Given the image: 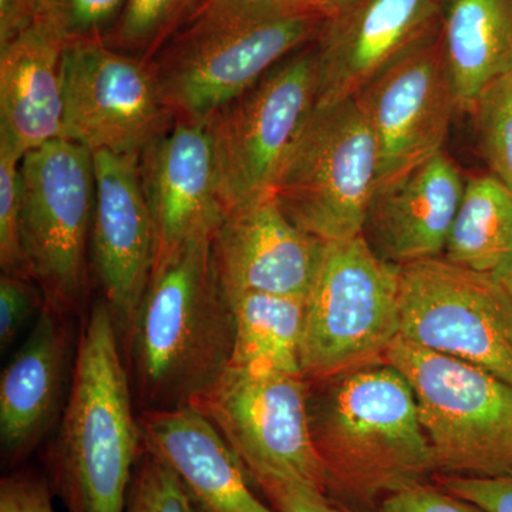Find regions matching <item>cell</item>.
<instances>
[{
  "mask_svg": "<svg viewBox=\"0 0 512 512\" xmlns=\"http://www.w3.org/2000/svg\"><path fill=\"white\" fill-rule=\"evenodd\" d=\"M485 163L512 192V74L485 87L470 111Z\"/></svg>",
  "mask_w": 512,
  "mask_h": 512,
  "instance_id": "26",
  "label": "cell"
},
{
  "mask_svg": "<svg viewBox=\"0 0 512 512\" xmlns=\"http://www.w3.org/2000/svg\"><path fill=\"white\" fill-rule=\"evenodd\" d=\"M126 365L109 306L97 299L77 339L72 382L46 454L50 488L67 512H126L143 448Z\"/></svg>",
  "mask_w": 512,
  "mask_h": 512,
  "instance_id": "3",
  "label": "cell"
},
{
  "mask_svg": "<svg viewBox=\"0 0 512 512\" xmlns=\"http://www.w3.org/2000/svg\"><path fill=\"white\" fill-rule=\"evenodd\" d=\"M383 360L412 387L436 474L512 476V384L402 336Z\"/></svg>",
  "mask_w": 512,
  "mask_h": 512,
  "instance_id": "5",
  "label": "cell"
},
{
  "mask_svg": "<svg viewBox=\"0 0 512 512\" xmlns=\"http://www.w3.org/2000/svg\"><path fill=\"white\" fill-rule=\"evenodd\" d=\"M93 154L70 140L50 141L20 163V229L30 275L47 303L82 311L90 289L94 210Z\"/></svg>",
  "mask_w": 512,
  "mask_h": 512,
  "instance_id": "8",
  "label": "cell"
},
{
  "mask_svg": "<svg viewBox=\"0 0 512 512\" xmlns=\"http://www.w3.org/2000/svg\"><path fill=\"white\" fill-rule=\"evenodd\" d=\"M400 336L512 384V298L497 276L424 259L397 266Z\"/></svg>",
  "mask_w": 512,
  "mask_h": 512,
  "instance_id": "11",
  "label": "cell"
},
{
  "mask_svg": "<svg viewBox=\"0 0 512 512\" xmlns=\"http://www.w3.org/2000/svg\"><path fill=\"white\" fill-rule=\"evenodd\" d=\"M440 43L460 111L512 74V0H444Z\"/></svg>",
  "mask_w": 512,
  "mask_h": 512,
  "instance_id": "22",
  "label": "cell"
},
{
  "mask_svg": "<svg viewBox=\"0 0 512 512\" xmlns=\"http://www.w3.org/2000/svg\"><path fill=\"white\" fill-rule=\"evenodd\" d=\"M342 2L343 0H329L328 13L332 12V10L335 9L336 6H339ZM328 13H326V15H328Z\"/></svg>",
  "mask_w": 512,
  "mask_h": 512,
  "instance_id": "38",
  "label": "cell"
},
{
  "mask_svg": "<svg viewBox=\"0 0 512 512\" xmlns=\"http://www.w3.org/2000/svg\"><path fill=\"white\" fill-rule=\"evenodd\" d=\"M316 106L313 42L208 120L217 184L228 212L272 194L289 151Z\"/></svg>",
  "mask_w": 512,
  "mask_h": 512,
  "instance_id": "10",
  "label": "cell"
},
{
  "mask_svg": "<svg viewBox=\"0 0 512 512\" xmlns=\"http://www.w3.org/2000/svg\"><path fill=\"white\" fill-rule=\"evenodd\" d=\"M355 100L375 137L377 187L443 151L460 107L440 37L380 74Z\"/></svg>",
  "mask_w": 512,
  "mask_h": 512,
  "instance_id": "14",
  "label": "cell"
},
{
  "mask_svg": "<svg viewBox=\"0 0 512 512\" xmlns=\"http://www.w3.org/2000/svg\"><path fill=\"white\" fill-rule=\"evenodd\" d=\"M127 0H36L37 20L64 43L104 39L116 25Z\"/></svg>",
  "mask_w": 512,
  "mask_h": 512,
  "instance_id": "27",
  "label": "cell"
},
{
  "mask_svg": "<svg viewBox=\"0 0 512 512\" xmlns=\"http://www.w3.org/2000/svg\"><path fill=\"white\" fill-rule=\"evenodd\" d=\"M46 298L36 279L20 272L0 275V348L15 342L26 323L45 308Z\"/></svg>",
  "mask_w": 512,
  "mask_h": 512,
  "instance_id": "30",
  "label": "cell"
},
{
  "mask_svg": "<svg viewBox=\"0 0 512 512\" xmlns=\"http://www.w3.org/2000/svg\"><path fill=\"white\" fill-rule=\"evenodd\" d=\"M400 336L399 274L363 235L323 245L306 295L301 372L326 380L383 360Z\"/></svg>",
  "mask_w": 512,
  "mask_h": 512,
  "instance_id": "6",
  "label": "cell"
},
{
  "mask_svg": "<svg viewBox=\"0 0 512 512\" xmlns=\"http://www.w3.org/2000/svg\"><path fill=\"white\" fill-rule=\"evenodd\" d=\"M308 386L313 446L329 495L379 508L403 485L436 474L412 387L396 367L379 360Z\"/></svg>",
  "mask_w": 512,
  "mask_h": 512,
  "instance_id": "2",
  "label": "cell"
},
{
  "mask_svg": "<svg viewBox=\"0 0 512 512\" xmlns=\"http://www.w3.org/2000/svg\"><path fill=\"white\" fill-rule=\"evenodd\" d=\"M228 295L235 318L231 366L302 375L306 298L261 292Z\"/></svg>",
  "mask_w": 512,
  "mask_h": 512,
  "instance_id": "23",
  "label": "cell"
},
{
  "mask_svg": "<svg viewBox=\"0 0 512 512\" xmlns=\"http://www.w3.org/2000/svg\"><path fill=\"white\" fill-rule=\"evenodd\" d=\"M308 393L302 375L229 366L190 407L220 431L251 483L281 481L329 494L313 446Z\"/></svg>",
  "mask_w": 512,
  "mask_h": 512,
  "instance_id": "9",
  "label": "cell"
},
{
  "mask_svg": "<svg viewBox=\"0 0 512 512\" xmlns=\"http://www.w3.org/2000/svg\"><path fill=\"white\" fill-rule=\"evenodd\" d=\"M444 0H343L313 40L316 106L355 99L380 74L436 39Z\"/></svg>",
  "mask_w": 512,
  "mask_h": 512,
  "instance_id": "13",
  "label": "cell"
},
{
  "mask_svg": "<svg viewBox=\"0 0 512 512\" xmlns=\"http://www.w3.org/2000/svg\"><path fill=\"white\" fill-rule=\"evenodd\" d=\"M138 174L156 237L154 269L185 245L214 238L227 210L208 121L175 119L144 148Z\"/></svg>",
  "mask_w": 512,
  "mask_h": 512,
  "instance_id": "16",
  "label": "cell"
},
{
  "mask_svg": "<svg viewBox=\"0 0 512 512\" xmlns=\"http://www.w3.org/2000/svg\"><path fill=\"white\" fill-rule=\"evenodd\" d=\"M36 20V0H0V47L32 28Z\"/></svg>",
  "mask_w": 512,
  "mask_h": 512,
  "instance_id": "35",
  "label": "cell"
},
{
  "mask_svg": "<svg viewBox=\"0 0 512 512\" xmlns=\"http://www.w3.org/2000/svg\"><path fill=\"white\" fill-rule=\"evenodd\" d=\"M323 19L288 0H205L148 62L175 119L208 121L312 43Z\"/></svg>",
  "mask_w": 512,
  "mask_h": 512,
  "instance_id": "4",
  "label": "cell"
},
{
  "mask_svg": "<svg viewBox=\"0 0 512 512\" xmlns=\"http://www.w3.org/2000/svg\"><path fill=\"white\" fill-rule=\"evenodd\" d=\"M495 276H497L498 281L503 284L512 298V255L511 258L508 259L507 264L504 265V268Z\"/></svg>",
  "mask_w": 512,
  "mask_h": 512,
  "instance_id": "37",
  "label": "cell"
},
{
  "mask_svg": "<svg viewBox=\"0 0 512 512\" xmlns=\"http://www.w3.org/2000/svg\"><path fill=\"white\" fill-rule=\"evenodd\" d=\"M436 481L450 493L476 504L485 512H512V476H439Z\"/></svg>",
  "mask_w": 512,
  "mask_h": 512,
  "instance_id": "33",
  "label": "cell"
},
{
  "mask_svg": "<svg viewBox=\"0 0 512 512\" xmlns=\"http://www.w3.org/2000/svg\"><path fill=\"white\" fill-rule=\"evenodd\" d=\"M466 181L453 158L440 151L376 188L363 238L387 264L443 256Z\"/></svg>",
  "mask_w": 512,
  "mask_h": 512,
  "instance_id": "18",
  "label": "cell"
},
{
  "mask_svg": "<svg viewBox=\"0 0 512 512\" xmlns=\"http://www.w3.org/2000/svg\"><path fill=\"white\" fill-rule=\"evenodd\" d=\"M49 481L36 471L15 470L0 483V512H56Z\"/></svg>",
  "mask_w": 512,
  "mask_h": 512,
  "instance_id": "32",
  "label": "cell"
},
{
  "mask_svg": "<svg viewBox=\"0 0 512 512\" xmlns=\"http://www.w3.org/2000/svg\"><path fill=\"white\" fill-rule=\"evenodd\" d=\"M512 255V192L493 174L467 178L443 258L497 275Z\"/></svg>",
  "mask_w": 512,
  "mask_h": 512,
  "instance_id": "24",
  "label": "cell"
},
{
  "mask_svg": "<svg viewBox=\"0 0 512 512\" xmlns=\"http://www.w3.org/2000/svg\"><path fill=\"white\" fill-rule=\"evenodd\" d=\"M256 487L276 512H353L338 498L305 485L266 481Z\"/></svg>",
  "mask_w": 512,
  "mask_h": 512,
  "instance_id": "34",
  "label": "cell"
},
{
  "mask_svg": "<svg viewBox=\"0 0 512 512\" xmlns=\"http://www.w3.org/2000/svg\"><path fill=\"white\" fill-rule=\"evenodd\" d=\"M63 138L96 153L140 158L175 121L148 60L103 39L63 52Z\"/></svg>",
  "mask_w": 512,
  "mask_h": 512,
  "instance_id": "12",
  "label": "cell"
},
{
  "mask_svg": "<svg viewBox=\"0 0 512 512\" xmlns=\"http://www.w3.org/2000/svg\"><path fill=\"white\" fill-rule=\"evenodd\" d=\"M93 161L90 262L123 346L153 275L156 237L138 158L96 153Z\"/></svg>",
  "mask_w": 512,
  "mask_h": 512,
  "instance_id": "15",
  "label": "cell"
},
{
  "mask_svg": "<svg viewBox=\"0 0 512 512\" xmlns=\"http://www.w3.org/2000/svg\"><path fill=\"white\" fill-rule=\"evenodd\" d=\"M25 154L0 134V268L29 274L20 229V163Z\"/></svg>",
  "mask_w": 512,
  "mask_h": 512,
  "instance_id": "29",
  "label": "cell"
},
{
  "mask_svg": "<svg viewBox=\"0 0 512 512\" xmlns=\"http://www.w3.org/2000/svg\"><path fill=\"white\" fill-rule=\"evenodd\" d=\"M377 512H485L476 504L457 497L439 483L414 481L387 495Z\"/></svg>",
  "mask_w": 512,
  "mask_h": 512,
  "instance_id": "31",
  "label": "cell"
},
{
  "mask_svg": "<svg viewBox=\"0 0 512 512\" xmlns=\"http://www.w3.org/2000/svg\"><path fill=\"white\" fill-rule=\"evenodd\" d=\"M205 0H127L104 37L113 49L150 59L197 12Z\"/></svg>",
  "mask_w": 512,
  "mask_h": 512,
  "instance_id": "25",
  "label": "cell"
},
{
  "mask_svg": "<svg viewBox=\"0 0 512 512\" xmlns=\"http://www.w3.org/2000/svg\"><path fill=\"white\" fill-rule=\"evenodd\" d=\"M325 241L296 227L274 195L228 212L212 238L215 266L228 292L306 298Z\"/></svg>",
  "mask_w": 512,
  "mask_h": 512,
  "instance_id": "17",
  "label": "cell"
},
{
  "mask_svg": "<svg viewBox=\"0 0 512 512\" xmlns=\"http://www.w3.org/2000/svg\"><path fill=\"white\" fill-rule=\"evenodd\" d=\"M64 46L36 22L0 47V134L23 154L63 138Z\"/></svg>",
  "mask_w": 512,
  "mask_h": 512,
  "instance_id": "21",
  "label": "cell"
},
{
  "mask_svg": "<svg viewBox=\"0 0 512 512\" xmlns=\"http://www.w3.org/2000/svg\"><path fill=\"white\" fill-rule=\"evenodd\" d=\"M70 313L47 303L0 377V444L19 466L45 440L66 404L72 362Z\"/></svg>",
  "mask_w": 512,
  "mask_h": 512,
  "instance_id": "19",
  "label": "cell"
},
{
  "mask_svg": "<svg viewBox=\"0 0 512 512\" xmlns=\"http://www.w3.org/2000/svg\"><path fill=\"white\" fill-rule=\"evenodd\" d=\"M291 5L308 12L319 13L326 16L328 13L329 0H288Z\"/></svg>",
  "mask_w": 512,
  "mask_h": 512,
  "instance_id": "36",
  "label": "cell"
},
{
  "mask_svg": "<svg viewBox=\"0 0 512 512\" xmlns=\"http://www.w3.org/2000/svg\"><path fill=\"white\" fill-rule=\"evenodd\" d=\"M235 318L212 238L157 266L123 345L140 412L190 407L231 366Z\"/></svg>",
  "mask_w": 512,
  "mask_h": 512,
  "instance_id": "1",
  "label": "cell"
},
{
  "mask_svg": "<svg viewBox=\"0 0 512 512\" xmlns=\"http://www.w3.org/2000/svg\"><path fill=\"white\" fill-rule=\"evenodd\" d=\"M377 187V147L355 99L315 106L289 151L272 195L320 241L359 237Z\"/></svg>",
  "mask_w": 512,
  "mask_h": 512,
  "instance_id": "7",
  "label": "cell"
},
{
  "mask_svg": "<svg viewBox=\"0 0 512 512\" xmlns=\"http://www.w3.org/2000/svg\"><path fill=\"white\" fill-rule=\"evenodd\" d=\"M126 512H197L173 468L143 444L128 490Z\"/></svg>",
  "mask_w": 512,
  "mask_h": 512,
  "instance_id": "28",
  "label": "cell"
},
{
  "mask_svg": "<svg viewBox=\"0 0 512 512\" xmlns=\"http://www.w3.org/2000/svg\"><path fill=\"white\" fill-rule=\"evenodd\" d=\"M143 444L183 483L197 512H276L252 491L237 454L210 420L195 410L138 413Z\"/></svg>",
  "mask_w": 512,
  "mask_h": 512,
  "instance_id": "20",
  "label": "cell"
}]
</instances>
